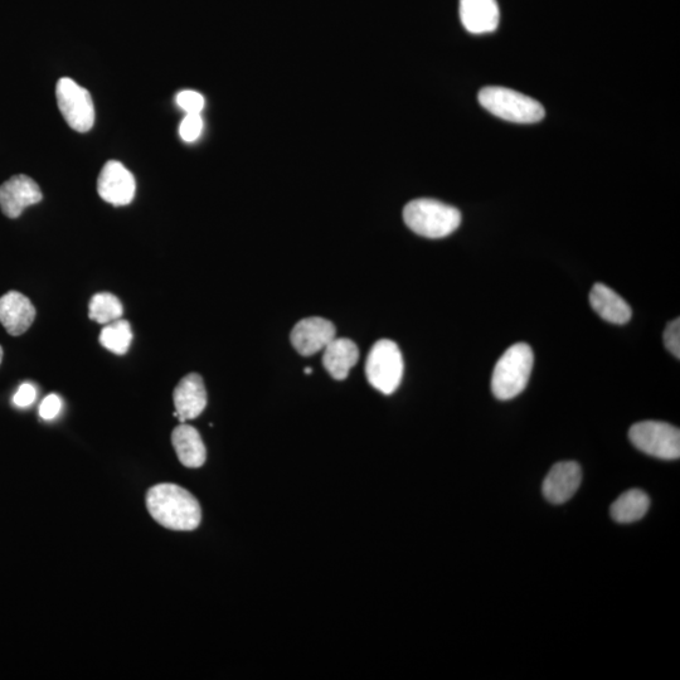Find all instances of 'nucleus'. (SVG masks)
Listing matches in <instances>:
<instances>
[{
    "mask_svg": "<svg viewBox=\"0 0 680 680\" xmlns=\"http://www.w3.org/2000/svg\"><path fill=\"white\" fill-rule=\"evenodd\" d=\"M147 508L155 522L172 531H194L202 521L198 500L176 484L164 483L150 488Z\"/></svg>",
    "mask_w": 680,
    "mask_h": 680,
    "instance_id": "obj_1",
    "label": "nucleus"
},
{
    "mask_svg": "<svg viewBox=\"0 0 680 680\" xmlns=\"http://www.w3.org/2000/svg\"><path fill=\"white\" fill-rule=\"evenodd\" d=\"M403 220L417 235L444 238L458 230L461 213L458 208L436 199L420 198L407 204L403 210Z\"/></svg>",
    "mask_w": 680,
    "mask_h": 680,
    "instance_id": "obj_2",
    "label": "nucleus"
},
{
    "mask_svg": "<svg viewBox=\"0 0 680 680\" xmlns=\"http://www.w3.org/2000/svg\"><path fill=\"white\" fill-rule=\"evenodd\" d=\"M533 364V351L528 344L517 343L508 348L494 367L493 395L500 401L521 395L531 378Z\"/></svg>",
    "mask_w": 680,
    "mask_h": 680,
    "instance_id": "obj_3",
    "label": "nucleus"
},
{
    "mask_svg": "<svg viewBox=\"0 0 680 680\" xmlns=\"http://www.w3.org/2000/svg\"><path fill=\"white\" fill-rule=\"evenodd\" d=\"M479 102L490 114L512 123H538L546 115L538 101L507 87H484L479 92Z\"/></svg>",
    "mask_w": 680,
    "mask_h": 680,
    "instance_id": "obj_4",
    "label": "nucleus"
},
{
    "mask_svg": "<svg viewBox=\"0 0 680 680\" xmlns=\"http://www.w3.org/2000/svg\"><path fill=\"white\" fill-rule=\"evenodd\" d=\"M403 357L397 344L390 339L378 340L368 354L366 374L369 385L383 395H392L403 377Z\"/></svg>",
    "mask_w": 680,
    "mask_h": 680,
    "instance_id": "obj_5",
    "label": "nucleus"
},
{
    "mask_svg": "<svg viewBox=\"0 0 680 680\" xmlns=\"http://www.w3.org/2000/svg\"><path fill=\"white\" fill-rule=\"evenodd\" d=\"M629 437L636 449L654 458L663 460L680 458L678 427L659 421L638 422L631 426Z\"/></svg>",
    "mask_w": 680,
    "mask_h": 680,
    "instance_id": "obj_6",
    "label": "nucleus"
},
{
    "mask_svg": "<svg viewBox=\"0 0 680 680\" xmlns=\"http://www.w3.org/2000/svg\"><path fill=\"white\" fill-rule=\"evenodd\" d=\"M56 97L63 119L72 129L87 133L95 123L94 101L90 92L74 80L63 77L57 82Z\"/></svg>",
    "mask_w": 680,
    "mask_h": 680,
    "instance_id": "obj_7",
    "label": "nucleus"
},
{
    "mask_svg": "<svg viewBox=\"0 0 680 680\" xmlns=\"http://www.w3.org/2000/svg\"><path fill=\"white\" fill-rule=\"evenodd\" d=\"M135 191V178L124 164L110 160L104 165L97 179V192L105 202L118 207L128 206L133 202Z\"/></svg>",
    "mask_w": 680,
    "mask_h": 680,
    "instance_id": "obj_8",
    "label": "nucleus"
},
{
    "mask_svg": "<svg viewBox=\"0 0 680 680\" xmlns=\"http://www.w3.org/2000/svg\"><path fill=\"white\" fill-rule=\"evenodd\" d=\"M337 330L334 324L323 318H306L300 320L291 332L290 340L296 352L309 357L324 351L335 338Z\"/></svg>",
    "mask_w": 680,
    "mask_h": 680,
    "instance_id": "obj_9",
    "label": "nucleus"
},
{
    "mask_svg": "<svg viewBox=\"0 0 680 680\" xmlns=\"http://www.w3.org/2000/svg\"><path fill=\"white\" fill-rule=\"evenodd\" d=\"M42 192L31 177L19 174L0 186V208L9 218H18L27 207L42 201Z\"/></svg>",
    "mask_w": 680,
    "mask_h": 680,
    "instance_id": "obj_10",
    "label": "nucleus"
},
{
    "mask_svg": "<svg viewBox=\"0 0 680 680\" xmlns=\"http://www.w3.org/2000/svg\"><path fill=\"white\" fill-rule=\"evenodd\" d=\"M582 482L581 466L575 461H562L552 466L543 483L544 497L553 504L570 500Z\"/></svg>",
    "mask_w": 680,
    "mask_h": 680,
    "instance_id": "obj_11",
    "label": "nucleus"
},
{
    "mask_svg": "<svg viewBox=\"0 0 680 680\" xmlns=\"http://www.w3.org/2000/svg\"><path fill=\"white\" fill-rule=\"evenodd\" d=\"M173 398L176 406L174 416L181 424L197 419L207 406V391L202 377L197 373L188 374L178 383Z\"/></svg>",
    "mask_w": 680,
    "mask_h": 680,
    "instance_id": "obj_12",
    "label": "nucleus"
},
{
    "mask_svg": "<svg viewBox=\"0 0 680 680\" xmlns=\"http://www.w3.org/2000/svg\"><path fill=\"white\" fill-rule=\"evenodd\" d=\"M36 319L32 301L18 291H9L0 298V324L13 337L27 332Z\"/></svg>",
    "mask_w": 680,
    "mask_h": 680,
    "instance_id": "obj_13",
    "label": "nucleus"
},
{
    "mask_svg": "<svg viewBox=\"0 0 680 680\" xmlns=\"http://www.w3.org/2000/svg\"><path fill=\"white\" fill-rule=\"evenodd\" d=\"M497 0H460V19L466 31L473 34L492 33L499 26Z\"/></svg>",
    "mask_w": 680,
    "mask_h": 680,
    "instance_id": "obj_14",
    "label": "nucleus"
},
{
    "mask_svg": "<svg viewBox=\"0 0 680 680\" xmlns=\"http://www.w3.org/2000/svg\"><path fill=\"white\" fill-rule=\"evenodd\" d=\"M323 352V366L337 381L346 380L359 359L357 344L348 338H334Z\"/></svg>",
    "mask_w": 680,
    "mask_h": 680,
    "instance_id": "obj_15",
    "label": "nucleus"
},
{
    "mask_svg": "<svg viewBox=\"0 0 680 680\" xmlns=\"http://www.w3.org/2000/svg\"><path fill=\"white\" fill-rule=\"evenodd\" d=\"M590 303L592 309L606 322L623 325L629 322L633 310L630 305L604 284H596L591 290Z\"/></svg>",
    "mask_w": 680,
    "mask_h": 680,
    "instance_id": "obj_16",
    "label": "nucleus"
},
{
    "mask_svg": "<svg viewBox=\"0 0 680 680\" xmlns=\"http://www.w3.org/2000/svg\"><path fill=\"white\" fill-rule=\"evenodd\" d=\"M172 442L179 461L187 468H201L206 463V446L193 426L182 424L176 427L172 434Z\"/></svg>",
    "mask_w": 680,
    "mask_h": 680,
    "instance_id": "obj_17",
    "label": "nucleus"
},
{
    "mask_svg": "<svg viewBox=\"0 0 680 680\" xmlns=\"http://www.w3.org/2000/svg\"><path fill=\"white\" fill-rule=\"evenodd\" d=\"M650 507L648 494L643 490L631 489L621 494L611 505V517L615 522L628 524L640 521L645 517Z\"/></svg>",
    "mask_w": 680,
    "mask_h": 680,
    "instance_id": "obj_18",
    "label": "nucleus"
},
{
    "mask_svg": "<svg viewBox=\"0 0 680 680\" xmlns=\"http://www.w3.org/2000/svg\"><path fill=\"white\" fill-rule=\"evenodd\" d=\"M131 342H133V332H131L128 320H115V322L106 324L101 330V346L118 356L128 353Z\"/></svg>",
    "mask_w": 680,
    "mask_h": 680,
    "instance_id": "obj_19",
    "label": "nucleus"
},
{
    "mask_svg": "<svg viewBox=\"0 0 680 680\" xmlns=\"http://www.w3.org/2000/svg\"><path fill=\"white\" fill-rule=\"evenodd\" d=\"M124 308L114 294L99 293L92 296L89 304V317L99 324H109L123 318Z\"/></svg>",
    "mask_w": 680,
    "mask_h": 680,
    "instance_id": "obj_20",
    "label": "nucleus"
},
{
    "mask_svg": "<svg viewBox=\"0 0 680 680\" xmlns=\"http://www.w3.org/2000/svg\"><path fill=\"white\" fill-rule=\"evenodd\" d=\"M203 130V120L201 114H187L183 119L179 134L184 142L193 143L199 138Z\"/></svg>",
    "mask_w": 680,
    "mask_h": 680,
    "instance_id": "obj_21",
    "label": "nucleus"
},
{
    "mask_svg": "<svg viewBox=\"0 0 680 680\" xmlns=\"http://www.w3.org/2000/svg\"><path fill=\"white\" fill-rule=\"evenodd\" d=\"M177 104L187 114H201L204 108V99L201 94L196 91H182L177 95Z\"/></svg>",
    "mask_w": 680,
    "mask_h": 680,
    "instance_id": "obj_22",
    "label": "nucleus"
},
{
    "mask_svg": "<svg viewBox=\"0 0 680 680\" xmlns=\"http://www.w3.org/2000/svg\"><path fill=\"white\" fill-rule=\"evenodd\" d=\"M664 346L677 359L680 358V320L674 319L664 332Z\"/></svg>",
    "mask_w": 680,
    "mask_h": 680,
    "instance_id": "obj_23",
    "label": "nucleus"
},
{
    "mask_svg": "<svg viewBox=\"0 0 680 680\" xmlns=\"http://www.w3.org/2000/svg\"><path fill=\"white\" fill-rule=\"evenodd\" d=\"M61 410V398L55 395V393H51V395H48L41 403L40 416L43 420L51 421L60 415Z\"/></svg>",
    "mask_w": 680,
    "mask_h": 680,
    "instance_id": "obj_24",
    "label": "nucleus"
},
{
    "mask_svg": "<svg viewBox=\"0 0 680 680\" xmlns=\"http://www.w3.org/2000/svg\"><path fill=\"white\" fill-rule=\"evenodd\" d=\"M37 398L36 387L32 383H23L18 388L16 395L13 397V403L19 408H26L32 405Z\"/></svg>",
    "mask_w": 680,
    "mask_h": 680,
    "instance_id": "obj_25",
    "label": "nucleus"
},
{
    "mask_svg": "<svg viewBox=\"0 0 680 680\" xmlns=\"http://www.w3.org/2000/svg\"><path fill=\"white\" fill-rule=\"evenodd\" d=\"M312 373H313V369H312V368H309V367H306V368H305V374H312Z\"/></svg>",
    "mask_w": 680,
    "mask_h": 680,
    "instance_id": "obj_26",
    "label": "nucleus"
},
{
    "mask_svg": "<svg viewBox=\"0 0 680 680\" xmlns=\"http://www.w3.org/2000/svg\"><path fill=\"white\" fill-rule=\"evenodd\" d=\"M3 361V348L0 347V364H2Z\"/></svg>",
    "mask_w": 680,
    "mask_h": 680,
    "instance_id": "obj_27",
    "label": "nucleus"
}]
</instances>
